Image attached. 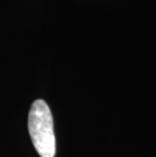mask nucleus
I'll return each mask as SVG.
<instances>
[{"instance_id": "obj_1", "label": "nucleus", "mask_w": 156, "mask_h": 157, "mask_svg": "<svg viewBox=\"0 0 156 157\" xmlns=\"http://www.w3.org/2000/svg\"><path fill=\"white\" fill-rule=\"evenodd\" d=\"M29 132L35 148L41 157H54L56 138L52 112L43 99H36L29 113Z\"/></svg>"}]
</instances>
